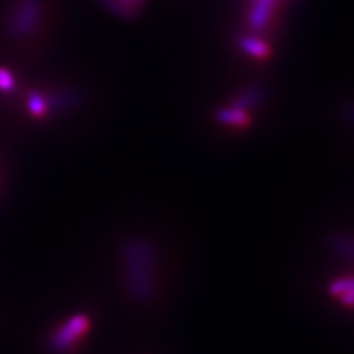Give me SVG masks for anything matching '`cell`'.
I'll use <instances>...</instances> for the list:
<instances>
[{
    "label": "cell",
    "instance_id": "cell-1",
    "mask_svg": "<svg viewBox=\"0 0 354 354\" xmlns=\"http://www.w3.org/2000/svg\"><path fill=\"white\" fill-rule=\"evenodd\" d=\"M121 257L131 297L139 303H148L155 295L157 250L142 236H130L121 243Z\"/></svg>",
    "mask_w": 354,
    "mask_h": 354
},
{
    "label": "cell",
    "instance_id": "cell-2",
    "mask_svg": "<svg viewBox=\"0 0 354 354\" xmlns=\"http://www.w3.org/2000/svg\"><path fill=\"white\" fill-rule=\"evenodd\" d=\"M91 317L84 313L73 315L53 332L48 339V347L55 354H65L75 347L91 329Z\"/></svg>",
    "mask_w": 354,
    "mask_h": 354
},
{
    "label": "cell",
    "instance_id": "cell-3",
    "mask_svg": "<svg viewBox=\"0 0 354 354\" xmlns=\"http://www.w3.org/2000/svg\"><path fill=\"white\" fill-rule=\"evenodd\" d=\"M40 15L39 0H21L14 8V12L9 19V30L12 36L24 37L36 28Z\"/></svg>",
    "mask_w": 354,
    "mask_h": 354
},
{
    "label": "cell",
    "instance_id": "cell-4",
    "mask_svg": "<svg viewBox=\"0 0 354 354\" xmlns=\"http://www.w3.org/2000/svg\"><path fill=\"white\" fill-rule=\"evenodd\" d=\"M328 291L342 306L354 307V276H344V278L332 281Z\"/></svg>",
    "mask_w": 354,
    "mask_h": 354
},
{
    "label": "cell",
    "instance_id": "cell-5",
    "mask_svg": "<svg viewBox=\"0 0 354 354\" xmlns=\"http://www.w3.org/2000/svg\"><path fill=\"white\" fill-rule=\"evenodd\" d=\"M328 248L338 259L354 260V235H332L328 239Z\"/></svg>",
    "mask_w": 354,
    "mask_h": 354
},
{
    "label": "cell",
    "instance_id": "cell-6",
    "mask_svg": "<svg viewBox=\"0 0 354 354\" xmlns=\"http://www.w3.org/2000/svg\"><path fill=\"white\" fill-rule=\"evenodd\" d=\"M217 121H220L221 124L225 126H232V127H243L248 124L250 115L247 113V109L239 108V106H232V108H223L217 113Z\"/></svg>",
    "mask_w": 354,
    "mask_h": 354
},
{
    "label": "cell",
    "instance_id": "cell-7",
    "mask_svg": "<svg viewBox=\"0 0 354 354\" xmlns=\"http://www.w3.org/2000/svg\"><path fill=\"white\" fill-rule=\"evenodd\" d=\"M273 0H257L256 6L252 9V14L250 17V22L252 28H260L268 21L270 10H272Z\"/></svg>",
    "mask_w": 354,
    "mask_h": 354
},
{
    "label": "cell",
    "instance_id": "cell-8",
    "mask_svg": "<svg viewBox=\"0 0 354 354\" xmlns=\"http://www.w3.org/2000/svg\"><path fill=\"white\" fill-rule=\"evenodd\" d=\"M27 105H28L30 113L35 115V117H43L49 111L46 97H44L40 93H37V92H31L28 95Z\"/></svg>",
    "mask_w": 354,
    "mask_h": 354
},
{
    "label": "cell",
    "instance_id": "cell-9",
    "mask_svg": "<svg viewBox=\"0 0 354 354\" xmlns=\"http://www.w3.org/2000/svg\"><path fill=\"white\" fill-rule=\"evenodd\" d=\"M241 46L247 53L252 55V57H257V58L266 57V55H268V50H269L268 46H266V44L261 40L254 39V37L242 39Z\"/></svg>",
    "mask_w": 354,
    "mask_h": 354
},
{
    "label": "cell",
    "instance_id": "cell-10",
    "mask_svg": "<svg viewBox=\"0 0 354 354\" xmlns=\"http://www.w3.org/2000/svg\"><path fill=\"white\" fill-rule=\"evenodd\" d=\"M260 99H261V92L252 91V92L241 95V96L236 99L235 106L247 109V108H250V106H252V105H257V104L260 102Z\"/></svg>",
    "mask_w": 354,
    "mask_h": 354
},
{
    "label": "cell",
    "instance_id": "cell-11",
    "mask_svg": "<svg viewBox=\"0 0 354 354\" xmlns=\"http://www.w3.org/2000/svg\"><path fill=\"white\" fill-rule=\"evenodd\" d=\"M15 88V79L8 70L0 68V91L2 92H12Z\"/></svg>",
    "mask_w": 354,
    "mask_h": 354
},
{
    "label": "cell",
    "instance_id": "cell-12",
    "mask_svg": "<svg viewBox=\"0 0 354 354\" xmlns=\"http://www.w3.org/2000/svg\"><path fill=\"white\" fill-rule=\"evenodd\" d=\"M344 115H346V118H347L348 121H351V123L354 124V106H348V108L346 109Z\"/></svg>",
    "mask_w": 354,
    "mask_h": 354
}]
</instances>
